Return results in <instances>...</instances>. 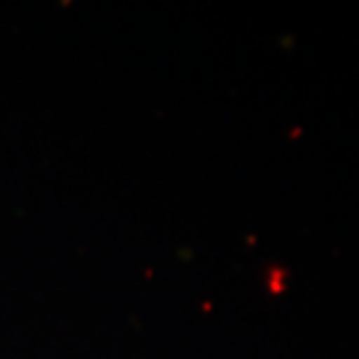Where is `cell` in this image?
Segmentation results:
<instances>
[]
</instances>
